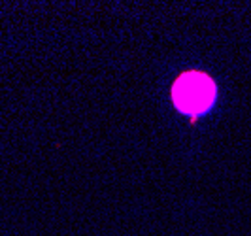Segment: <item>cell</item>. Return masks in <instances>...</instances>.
<instances>
[{"instance_id":"cell-1","label":"cell","mask_w":251,"mask_h":236,"mask_svg":"<svg viewBox=\"0 0 251 236\" xmlns=\"http://www.w3.org/2000/svg\"><path fill=\"white\" fill-rule=\"evenodd\" d=\"M215 95L214 81L202 72H187L179 76L172 89V99L176 106L185 113L204 112Z\"/></svg>"}]
</instances>
